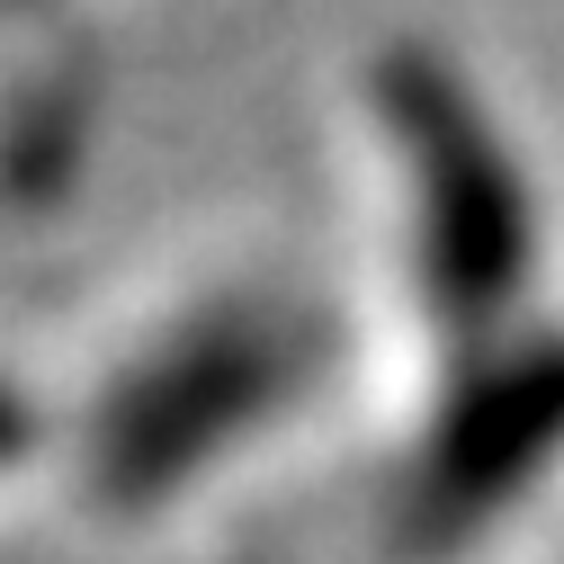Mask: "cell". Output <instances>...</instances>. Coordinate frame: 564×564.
Instances as JSON below:
<instances>
[{"mask_svg":"<svg viewBox=\"0 0 564 564\" xmlns=\"http://www.w3.org/2000/svg\"><path fill=\"white\" fill-rule=\"evenodd\" d=\"M368 126L394 188L403 296H421L431 340L475 359V349L529 332L546 234L529 162L511 153V126L492 117V99L440 45H394L368 63Z\"/></svg>","mask_w":564,"mask_h":564,"instance_id":"1","label":"cell"},{"mask_svg":"<svg viewBox=\"0 0 564 564\" xmlns=\"http://www.w3.org/2000/svg\"><path fill=\"white\" fill-rule=\"evenodd\" d=\"M314 377V323L269 288H216L162 314L82 403V492L99 520H153L234 466Z\"/></svg>","mask_w":564,"mask_h":564,"instance_id":"2","label":"cell"},{"mask_svg":"<svg viewBox=\"0 0 564 564\" xmlns=\"http://www.w3.org/2000/svg\"><path fill=\"white\" fill-rule=\"evenodd\" d=\"M36 440H45V431H36V403H28L10 377H0V475H10V466H19Z\"/></svg>","mask_w":564,"mask_h":564,"instance_id":"3","label":"cell"}]
</instances>
